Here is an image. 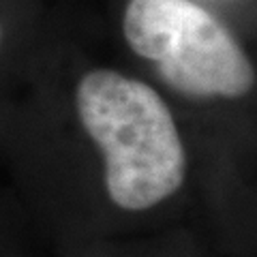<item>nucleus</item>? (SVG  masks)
Masks as SVG:
<instances>
[{"mask_svg": "<svg viewBox=\"0 0 257 257\" xmlns=\"http://www.w3.org/2000/svg\"><path fill=\"white\" fill-rule=\"evenodd\" d=\"M124 37L184 94L242 96L255 84V71L231 32L191 0H131Z\"/></svg>", "mask_w": 257, "mask_h": 257, "instance_id": "f03ea898", "label": "nucleus"}, {"mask_svg": "<svg viewBox=\"0 0 257 257\" xmlns=\"http://www.w3.org/2000/svg\"><path fill=\"white\" fill-rule=\"evenodd\" d=\"M77 111L105 159V189L122 210H148L184 180V148L157 90L99 69L77 86Z\"/></svg>", "mask_w": 257, "mask_h": 257, "instance_id": "f257e3e1", "label": "nucleus"}]
</instances>
